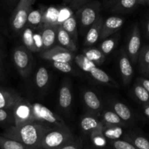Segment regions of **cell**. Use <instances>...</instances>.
I'll return each mask as SVG.
<instances>
[{"mask_svg": "<svg viewBox=\"0 0 149 149\" xmlns=\"http://www.w3.org/2000/svg\"><path fill=\"white\" fill-rule=\"evenodd\" d=\"M76 138L69 127L52 128L42 138L40 149H61Z\"/></svg>", "mask_w": 149, "mask_h": 149, "instance_id": "cell-2", "label": "cell"}, {"mask_svg": "<svg viewBox=\"0 0 149 149\" xmlns=\"http://www.w3.org/2000/svg\"><path fill=\"white\" fill-rule=\"evenodd\" d=\"M147 4L149 5V0H147Z\"/></svg>", "mask_w": 149, "mask_h": 149, "instance_id": "cell-54", "label": "cell"}, {"mask_svg": "<svg viewBox=\"0 0 149 149\" xmlns=\"http://www.w3.org/2000/svg\"><path fill=\"white\" fill-rule=\"evenodd\" d=\"M103 127L104 124L102 122L99 127L92 131L89 135L91 142L94 148H105L107 145V138L104 135Z\"/></svg>", "mask_w": 149, "mask_h": 149, "instance_id": "cell-24", "label": "cell"}, {"mask_svg": "<svg viewBox=\"0 0 149 149\" xmlns=\"http://www.w3.org/2000/svg\"><path fill=\"white\" fill-rule=\"evenodd\" d=\"M0 149H1V148H0Z\"/></svg>", "mask_w": 149, "mask_h": 149, "instance_id": "cell-55", "label": "cell"}, {"mask_svg": "<svg viewBox=\"0 0 149 149\" xmlns=\"http://www.w3.org/2000/svg\"><path fill=\"white\" fill-rule=\"evenodd\" d=\"M137 3L140 4H145L147 3V0H137Z\"/></svg>", "mask_w": 149, "mask_h": 149, "instance_id": "cell-48", "label": "cell"}, {"mask_svg": "<svg viewBox=\"0 0 149 149\" xmlns=\"http://www.w3.org/2000/svg\"><path fill=\"white\" fill-rule=\"evenodd\" d=\"M111 146L114 149H137L133 144L124 139L112 141Z\"/></svg>", "mask_w": 149, "mask_h": 149, "instance_id": "cell-38", "label": "cell"}, {"mask_svg": "<svg viewBox=\"0 0 149 149\" xmlns=\"http://www.w3.org/2000/svg\"><path fill=\"white\" fill-rule=\"evenodd\" d=\"M42 13H43L42 9H39V10L32 9L28 15L26 25L34 29H40L42 27Z\"/></svg>", "mask_w": 149, "mask_h": 149, "instance_id": "cell-28", "label": "cell"}, {"mask_svg": "<svg viewBox=\"0 0 149 149\" xmlns=\"http://www.w3.org/2000/svg\"><path fill=\"white\" fill-rule=\"evenodd\" d=\"M101 121L105 125H119L124 127L126 123L113 111H105L101 114Z\"/></svg>", "mask_w": 149, "mask_h": 149, "instance_id": "cell-29", "label": "cell"}, {"mask_svg": "<svg viewBox=\"0 0 149 149\" xmlns=\"http://www.w3.org/2000/svg\"><path fill=\"white\" fill-rule=\"evenodd\" d=\"M91 0H72L71 2L70 3V8L72 10H76L80 8L84 4H87V3L90 2Z\"/></svg>", "mask_w": 149, "mask_h": 149, "instance_id": "cell-42", "label": "cell"}, {"mask_svg": "<svg viewBox=\"0 0 149 149\" xmlns=\"http://www.w3.org/2000/svg\"><path fill=\"white\" fill-rule=\"evenodd\" d=\"M89 74L96 80L98 82L101 84H106L109 87H115V88H119V85L118 83L112 79L110 76L108 75L105 71H102V69L98 68L96 65H93L91 68H90L89 71Z\"/></svg>", "mask_w": 149, "mask_h": 149, "instance_id": "cell-16", "label": "cell"}, {"mask_svg": "<svg viewBox=\"0 0 149 149\" xmlns=\"http://www.w3.org/2000/svg\"><path fill=\"white\" fill-rule=\"evenodd\" d=\"M113 111L124 121V122H129L132 119V113L129 108L120 101H114L112 103Z\"/></svg>", "mask_w": 149, "mask_h": 149, "instance_id": "cell-23", "label": "cell"}, {"mask_svg": "<svg viewBox=\"0 0 149 149\" xmlns=\"http://www.w3.org/2000/svg\"><path fill=\"white\" fill-rule=\"evenodd\" d=\"M58 14H59L58 8L51 7L43 9L42 26H45V25L54 26H60L59 22H58Z\"/></svg>", "mask_w": 149, "mask_h": 149, "instance_id": "cell-22", "label": "cell"}, {"mask_svg": "<svg viewBox=\"0 0 149 149\" xmlns=\"http://www.w3.org/2000/svg\"><path fill=\"white\" fill-rule=\"evenodd\" d=\"M20 98L21 97L16 92L0 87V109L13 110Z\"/></svg>", "mask_w": 149, "mask_h": 149, "instance_id": "cell-13", "label": "cell"}, {"mask_svg": "<svg viewBox=\"0 0 149 149\" xmlns=\"http://www.w3.org/2000/svg\"><path fill=\"white\" fill-rule=\"evenodd\" d=\"M2 61V55H1V48H0V63Z\"/></svg>", "mask_w": 149, "mask_h": 149, "instance_id": "cell-50", "label": "cell"}, {"mask_svg": "<svg viewBox=\"0 0 149 149\" xmlns=\"http://www.w3.org/2000/svg\"><path fill=\"white\" fill-rule=\"evenodd\" d=\"M63 1H65V2H67V3H69V4H70V3L71 2V1H72V0H63Z\"/></svg>", "mask_w": 149, "mask_h": 149, "instance_id": "cell-51", "label": "cell"}, {"mask_svg": "<svg viewBox=\"0 0 149 149\" xmlns=\"http://www.w3.org/2000/svg\"><path fill=\"white\" fill-rule=\"evenodd\" d=\"M57 41L61 47L69 49L71 52L77 50L74 41L72 36L61 27V26H58L57 27Z\"/></svg>", "mask_w": 149, "mask_h": 149, "instance_id": "cell-19", "label": "cell"}, {"mask_svg": "<svg viewBox=\"0 0 149 149\" xmlns=\"http://www.w3.org/2000/svg\"><path fill=\"white\" fill-rule=\"evenodd\" d=\"M83 55L96 65H102L105 61L106 55L99 49L89 48L83 50Z\"/></svg>", "mask_w": 149, "mask_h": 149, "instance_id": "cell-26", "label": "cell"}, {"mask_svg": "<svg viewBox=\"0 0 149 149\" xmlns=\"http://www.w3.org/2000/svg\"><path fill=\"white\" fill-rule=\"evenodd\" d=\"M74 62L77 64V66L83 71L84 72L89 73L90 68L95 65L93 62L89 61L83 54L81 55H77L74 57Z\"/></svg>", "mask_w": 149, "mask_h": 149, "instance_id": "cell-35", "label": "cell"}, {"mask_svg": "<svg viewBox=\"0 0 149 149\" xmlns=\"http://www.w3.org/2000/svg\"><path fill=\"white\" fill-rule=\"evenodd\" d=\"M123 139L129 141L137 149H149V141L141 135L134 132H128L124 134Z\"/></svg>", "mask_w": 149, "mask_h": 149, "instance_id": "cell-21", "label": "cell"}, {"mask_svg": "<svg viewBox=\"0 0 149 149\" xmlns=\"http://www.w3.org/2000/svg\"><path fill=\"white\" fill-rule=\"evenodd\" d=\"M61 27L72 36L74 42L77 40V21L76 15H72L69 18L61 23Z\"/></svg>", "mask_w": 149, "mask_h": 149, "instance_id": "cell-27", "label": "cell"}, {"mask_svg": "<svg viewBox=\"0 0 149 149\" xmlns=\"http://www.w3.org/2000/svg\"><path fill=\"white\" fill-rule=\"evenodd\" d=\"M73 15L72 10L70 7H62V8L59 9V14H58V22H59V25L61 26V23L67 20V18L70 17V16Z\"/></svg>", "mask_w": 149, "mask_h": 149, "instance_id": "cell-40", "label": "cell"}, {"mask_svg": "<svg viewBox=\"0 0 149 149\" xmlns=\"http://www.w3.org/2000/svg\"><path fill=\"white\" fill-rule=\"evenodd\" d=\"M61 149H83V144L81 141L75 139L64 146Z\"/></svg>", "mask_w": 149, "mask_h": 149, "instance_id": "cell-41", "label": "cell"}, {"mask_svg": "<svg viewBox=\"0 0 149 149\" xmlns=\"http://www.w3.org/2000/svg\"><path fill=\"white\" fill-rule=\"evenodd\" d=\"M31 106L34 123L41 124L51 128L67 127L61 117L41 103H31Z\"/></svg>", "mask_w": 149, "mask_h": 149, "instance_id": "cell-3", "label": "cell"}, {"mask_svg": "<svg viewBox=\"0 0 149 149\" xmlns=\"http://www.w3.org/2000/svg\"><path fill=\"white\" fill-rule=\"evenodd\" d=\"M124 23V20L123 17H118V16H111L108 17L102 24L99 40H103L113 33H116L121 29Z\"/></svg>", "mask_w": 149, "mask_h": 149, "instance_id": "cell-11", "label": "cell"}, {"mask_svg": "<svg viewBox=\"0 0 149 149\" xmlns=\"http://www.w3.org/2000/svg\"><path fill=\"white\" fill-rule=\"evenodd\" d=\"M143 111H144L145 115L149 118V104L145 105L144 108H143Z\"/></svg>", "mask_w": 149, "mask_h": 149, "instance_id": "cell-44", "label": "cell"}, {"mask_svg": "<svg viewBox=\"0 0 149 149\" xmlns=\"http://www.w3.org/2000/svg\"><path fill=\"white\" fill-rule=\"evenodd\" d=\"M119 69L121 76L122 77L123 82L125 85L129 84L134 74V70L131 65V61L127 53L122 49L119 58Z\"/></svg>", "mask_w": 149, "mask_h": 149, "instance_id": "cell-12", "label": "cell"}, {"mask_svg": "<svg viewBox=\"0 0 149 149\" xmlns=\"http://www.w3.org/2000/svg\"><path fill=\"white\" fill-rule=\"evenodd\" d=\"M0 125H14L13 110L0 109Z\"/></svg>", "mask_w": 149, "mask_h": 149, "instance_id": "cell-36", "label": "cell"}, {"mask_svg": "<svg viewBox=\"0 0 149 149\" xmlns=\"http://www.w3.org/2000/svg\"><path fill=\"white\" fill-rule=\"evenodd\" d=\"M118 36H112V37H108L102 40V44L100 45V50L105 54L108 55L112 52L114 48L116 46L117 42H118Z\"/></svg>", "mask_w": 149, "mask_h": 149, "instance_id": "cell-34", "label": "cell"}, {"mask_svg": "<svg viewBox=\"0 0 149 149\" xmlns=\"http://www.w3.org/2000/svg\"><path fill=\"white\" fill-rule=\"evenodd\" d=\"M142 70H143V71L144 73H145V74H149V64H148V65H146L145 66L143 67V68H141Z\"/></svg>", "mask_w": 149, "mask_h": 149, "instance_id": "cell-46", "label": "cell"}, {"mask_svg": "<svg viewBox=\"0 0 149 149\" xmlns=\"http://www.w3.org/2000/svg\"><path fill=\"white\" fill-rule=\"evenodd\" d=\"M103 22V18L99 15L95 23L89 28L84 39V45L86 46H92L99 40Z\"/></svg>", "mask_w": 149, "mask_h": 149, "instance_id": "cell-14", "label": "cell"}, {"mask_svg": "<svg viewBox=\"0 0 149 149\" xmlns=\"http://www.w3.org/2000/svg\"><path fill=\"white\" fill-rule=\"evenodd\" d=\"M0 148L1 149H35L24 145L15 140L5 138L0 135Z\"/></svg>", "mask_w": 149, "mask_h": 149, "instance_id": "cell-32", "label": "cell"}, {"mask_svg": "<svg viewBox=\"0 0 149 149\" xmlns=\"http://www.w3.org/2000/svg\"><path fill=\"white\" fill-rule=\"evenodd\" d=\"M137 81L138 83H140V84L149 93V79L143 78V77H140V78L137 79Z\"/></svg>", "mask_w": 149, "mask_h": 149, "instance_id": "cell-43", "label": "cell"}, {"mask_svg": "<svg viewBox=\"0 0 149 149\" xmlns=\"http://www.w3.org/2000/svg\"><path fill=\"white\" fill-rule=\"evenodd\" d=\"M1 75H2V74H1V66H0V78L1 77Z\"/></svg>", "mask_w": 149, "mask_h": 149, "instance_id": "cell-52", "label": "cell"}, {"mask_svg": "<svg viewBox=\"0 0 149 149\" xmlns=\"http://www.w3.org/2000/svg\"><path fill=\"white\" fill-rule=\"evenodd\" d=\"M104 124V123H103ZM124 127L119 125H105L103 127V133L107 140L110 141L118 140L124 135Z\"/></svg>", "mask_w": 149, "mask_h": 149, "instance_id": "cell-25", "label": "cell"}, {"mask_svg": "<svg viewBox=\"0 0 149 149\" xmlns=\"http://www.w3.org/2000/svg\"><path fill=\"white\" fill-rule=\"evenodd\" d=\"M13 112L14 116V125L15 126L34 123L31 103L22 97L14 106Z\"/></svg>", "mask_w": 149, "mask_h": 149, "instance_id": "cell-8", "label": "cell"}, {"mask_svg": "<svg viewBox=\"0 0 149 149\" xmlns=\"http://www.w3.org/2000/svg\"><path fill=\"white\" fill-rule=\"evenodd\" d=\"M21 38L23 46L26 47L29 51L34 52L42 51L43 45L41 29H34L26 25L22 30Z\"/></svg>", "mask_w": 149, "mask_h": 149, "instance_id": "cell-7", "label": "cell"}, {"mask_svg": "<svg viewBox=\"0 0 149 149\" xmlns=\"http://www.w3.org/2000/svg\"><path fill=\"white\" fill-rule=\"evenodd\" d=\"M72 95L71 88L68 84H63L59 90L58 104L62 110L67 111L70 109L72 106Z\"/></svg>", "mask_w": 149, "mask_h": 149, "instance_id": "cell-20", "label": "cell"}, {"mask_svg": "<svg viewBox=\"0 0 149 149\" xmlns=\"http://www.w3.org/2000/svg\"><path fill=\"white\" fill-rule=\"evenodd\" d=\"M83 100L85 106L91 113H98L102 109V103L96 93L91 90H86L83 93Z\"/></svg>", "mask_w": 149, "mask_h": 149, "instance_id": "cell-17", "label": "cell"}, {"mask_svg": "<svg viewBox=\"0 0 149 149\" xmlns=\"http://www.w3.org/2000/svg\"><path fill=\"white\" fill-rule=\"evenodd\" d=\"M50 81V76L48 70L44 66L38 68L35 76V84L39 90H45L48 85Z\"/></svg>", "mask_w": 149, "mask_h": 149, "instance_id": "cell-30", "label": "cell"}, {"mask_svg": "<svg viewBox=\"0 0 149 149\" xmlns=\"http://www.w3.org/2000/svg\"><path fill=\"white\" fill-rule=\"evenodd\" d=\"M93 149H107V148H94V147H93Z\"/></svg>", "mask_w": 149, "mask_h": 149, "instance_id": "cell-53", "label": "cell"}, {"mask_svg": "<svg viewBox=\"0 0 149 149\" xmlns=\"http://www.w3.org/2000/svg\"><path fill=\"white\" fill-rule=\"evenodd\" d=\"M55 68L63 73H70L73 68L70 62H51Z\"/></svg>", "mask_w": 149, "mask_h": 149, "instance_id": "cell-39", "label": "cell"}, {"mask_svg": "<svg viewBox=\"0 0 149 149\" xmlns=\"http://www.w3.org/2000/svg\"><path fill=\"white\" fill-rule=\"evenodd\" d=\"M119 0H107L106 3L107 5L110 6V7H112L115 3H117Z\"/></svg>", "mask_w": 149, "mask_h": 149, "instance_id": "cell-45", "label": "cell"}, {"mask_svg": "<svg viewBox=\"0 0 149 149\" xmlns=\"http://www.w3.org/2000/svg\"><path fill=\"white\" fill-rule=\"evenodd\" d=\"M42 59L51 62H70L74 58L73 52L61 46H56L42 51L39 54Z\"/></svg>", "mask_w": 149, "mask_h": 149, "instance_id": "cell-9", "label": "cell"}, {"mask_svg": "<svg viewBox=\"0 0 149 149\" xmlns=\"http://www.w3.org/2000/svg\"><path fill=\"white\" fill-rule=\"evenodd\" d=\"M101 3L97 1H90L84 4L76 12V18L80 26L82 34H84L95 23L100 15Z\"/></svg>", "mask_w": 149, "mask_h": 149, "instance_id": "cell-4", "label": "cell"}, {"mask_svg": "<svg viewBox=\"0 0 149 149\" xmlns=\"http://www.w3.org/2000/svg\"><path fill=\"white\" fill-rule=\"evenodd\" d=\"M34 2V0H19L10 19V24L13 31L18 33L23 30Z\"/></svg>", "mask_w": 149, "mask_h": 149, "instance_id": "cell-5", "label": "cell"}, {"mask_svg": "<svg viewBox=\"0 0 149 149\" xmlns=\"http://www.w3.org/2000/svg\"><path fill=\"white\" fill-rule=\"evenodd\" d=\"M57 27L58 26L45 25L42 26L41 35L42 40V51L53 47L57 39Z\"/></svg>", "mask_w": 149, "mask_h": 149, "instance_id": "cell-15", "label": "cell"}, {"mask_svg": "<svg viewBox=\"0 0 149 149\" xmlns=\"http://www.w3.org/2000/svg\"><path fill=\"white\" fill-rule=\"evenodd\" d=\"M134 94L140 103L149 104V93L137 81L134 86Z\"/></svg>", "mask_w": 149, "mask_h": 149, "instance_id": "cell-33", "label": "cell"}, {"mask_svg": "<svg viewBox=\"0 0 149 149\" xmlns=\"http://www.w3.org/2000/svg\"><path fill=\"white\" fill-rule=\"evenodd\" d=\"M141 47V39H140V32L138 26L135 25L132 29L127 45V55L129 58L131 62L136 63L138 59V55Z\"/></svg>", "mask_w": 149, "mask_h": 149, "instance_id": "cell-10", "label": "cell"}, {"mask_svg": "<svg viewBox=\"0 0 149 149\" xmlns=\"http://www.w3.org/2000/svg\"><path fill=\"white\" fill-rule=\"evenodd\" d=\"M137 61L141 68L149 64V46H145L140 49Z\"/></svg>", "mask_w": 149, "mask_h": 149, "instance_id": "cell-37", "label": "cell"}, {"mask_svg": "<svg viewBox=\"0 0 149 149\" xmlns=\"http://www.w3.org/2000/svg\"><path fill=\"white\" fill-rule=\"evenodd\" d=\"M146 33H147L148 36L149 37V20L147 23V26H146Z\"/></svg>", "mask_w": 149, "mask_h": 149, "instance_id": "cell-49", "label": "cell"}, {"mask_svg": "<svg viewBox=\"0 0 149 149\" xmlns=\"http://www.w3.org/2000/svg\"><path fill=\"white\" fill-rule=\"evenodd\" d=\"M137 0H119L112 7V12L115 13H127L137 6Z\"/></svg>", "mask_w": 149, "mask_h": 149, "instance_id": "cell-31", "label": "cell"}, {"mask_svg": "<svg viewBox=\"0 0 149 149\" xmlns=\"http://www.w3.org/2000/svg\"><path fill=\"white\" fill-rule=\"evenodd\" d=\"M52 128L39 123L11 125L4 131L1 135L22 143L27 146L40 149V143L43 135Z\"/></svg>", "mask_w": 149, "mask_h": 149, "instance_id": "cell-1", "label": "cell"}, {"mask_svg": "<svg viewBox=\"0 0 149 149\" xmlns=\"http://www.w3.org/2000/svg\"><path fill=\"white\" fill-rule=\"evenodd\" d=\"M102 124L101 119H99L94 115H85L80 120V126L82 132L86 135H90L91 132L99 127Z\"/></svg>", "mask_w": 149, "mask_h": 149, "instance_id": "cell-18", "label": "cell"}, {"mask_svg": "<svg viewBox=\"0 0 149 149\" xmlns=\"http://www.w3.org/2000/svg\"><path fill=\"white\" fill-rule=\"evenodd\" d=\"M31 52L25 46L17 47L13 51V60L14 65L23 78L27 77L32 70L33 58Z\"/></svg>", "mask_w": 149, "mask_h": 149, "instance_id": "cell-6", "label": "cell"}, {"mask_svg": "<svg viewBox=\"0 0 149 149\" xmlns=\"http://www.w3.org/2000/svg\"><path fill=\"white\" fill-rule=\"evenodd\" d=\"M7 1L10 5H13V4H14L15 3L18 1V0H7Z\"/></svg>", "mask_w": 149, "mask_h": 149, "instance_id": "cell-47", "label": "cell"}]
</instances>
